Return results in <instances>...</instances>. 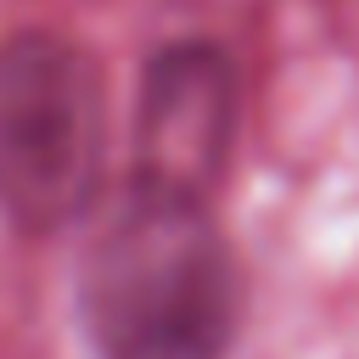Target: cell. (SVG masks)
Returning a JSON list of instances; mask_svg holds the SVG:
<instances>
[{"mask_svg":"<svg viewBox=\"0 0 359 359\" xmlns=\"http://www.w3.org/2000/svg\"><path fill=\"white\" fill-rule=\"evenodd\" d=\"M247 309L241 264L208 202L129 185L79 269L95 359H224Z\"/></svg>","mask_w":359,"mask_h":359,"instance_id":"6da1fadb","label":"cell"},{"mask_svg":"<svg viewBox=\"0 0 359 359\" xmlns=\"http://www.w3.org/2000/svg\"><path fill=\"white\" fill-rule=\"evenodd\" d=\"M107 168V84L90 50L22 28L0 39V213L50 236L67 230Z\"/></svg>","mask_w":359,"mask_h":359,"instance_id":"7a4b0ae2","label":"cell"},{"mask_svg":"<svg viewBox=\"0 0 359 359\" xmlns=\"http://www.w3.org/2000/svg\"><path fill=\"white\" fill-rule=\"evenodd\" d=\"M236 73L213 39L168 45L146 62L135 107V185L208 202L230 168Z\"/></svg>","mask_w":359,"mask_h":359,"instance_id":"3957f363","label":"cell"}]
</instances>
